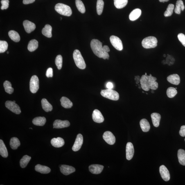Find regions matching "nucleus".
Wrapping results in <instances>:
<instances>
[{
	"mask_svg": "<svg viewBox=\"0 0 185 185\" xmlns=\"http://www.w3.org/2000/svg\"><path fill=\"white\" fill-rule=\"evenodd\" d=\"M39 88V81L36 75H33L30 79V89L32 93H35Z\"/></svg>",
	"mask_w": 185,
	"mask_h": 185,
	"instance_id": "423d86ee",
	"label": "nucleus"
},
{
	"mask_svg": "<svg viewBox=\"0 0 185 185\" xmlns=\"http://www.w3.org/2000/svg\"><path fill=\"white\" fill-rule=\"evenodd\" d=\"M167 80L170 83L175 85H179L180 82L179 75L176 74L169 75L167 78Z\"/></svg>",
	"mask_w": 185,
	"mask_h": 185,
	"instance_id": "aec40b11",
	"label": "nucleus"
},
{
	"mask_svg": "<svg viewBox=\"0 0 185 185\" xmlns=\"http://www.w3.org/2000/svg\"><path fill=\"white\" fill-rule=\"evenodd\" d=\"M38 47V42L36 39H32L28 43V48L29 51L32 52L35 51Z\"/></svg>",
	"mask_w": 185,
	"mask_h": 185,
	"instance_id": "473e14b6",
	"label": "nucleus"
},
{
	"mask_svg": "<svg viewBox=\"0 0 185 185\" xmlns=\"http://www.w3.org/2000/svg\"><path fill=\"white\" fill-rule=\"evenodd\" d=\"M178 37L183 45L185 47V35L183 33H180L178 35Z\"/></svg>",
	"mask_w": 185,
	"mask_h": 185,
	"instance_id": "49530a36",
	"label": "nucleus"
},
{
	"mask_svg": "<svg viewBox=\"0 0 185 185\" xmlns=\"http://www.w3.org/2000/svg\"><path fill=\"white\" fill-rule=\"evenodd\" d=\"M5 91L6 92L9 94H12L14 92V89L12 87V85L10 82L8 81H6L3 83Z\"/></svg>",
	"mask_w": 185,
	"mask_h": 185,
	"instance_id": "4c0bfd02",
	"label": "nucleus"
},
{
	"mask_svg": "<svg viewBox=\"0 0 185 185\" xmlns=\"http://www.w3.org/2000/svg\"><path fill=\"white\" fill-rule=\"evenodd\" d=\"M163 57H166V55L164 54V55H163Z\"/></svg>",
	"mask_w": 185,
	"mask_h": 185,
	"instance_id": "6e6d98bb",
	"label": "nucleus"
},
{
	"mask_svg": "<svg viewBox=\"0 0 185 185\" xmlns=\"http://www.w3.org/2000/svg\"><path fill=\"white\" fill-rule=\"evenodd\" d=\"M159 172L162 179L165 181H169L170 174L169 171L164 165H161L159 168Z\"/></svg>",
	"mask_w": 185,
	"mask_h": 185,
	"instance_id": "9b49d317",
	"label": "nucleus"
},
{
	"mask_svg": "<svg viewBox=\"0 0 185 185\" xmlns=\"http://www.w3.org/2000/svg\"><path fill=\"white\" fill-rule=\"evenodd\" d=\"M153 90H154L152 89V93H154V91H153Z\"/></svg>",
	"mask_w": 185,
	"mask_h": 185,
	"instance_id": "5fc2aeb1",
	"label": "nucleus"
},
{
	"mask_svg": "<svg viewBox=\"0 0 185 185\" xmlns=\"http://www.w3.org/2000/svg\"><path fill=\"white\" fill-rule=\"evenodd\" d=\"M185 8L184 3L182 0H178L176 3L175 9V13L177 14L181 13V11H184Z\"/></svg>",
	"mask_w": 185,
	"mask_h": 185,
	"instance_id": "7c9ffc66",
	"label": "nucleus"
},
{
	"mask_svg": "<svg viewBox=\"0 0 185 185\" xmlns=\"http://www.w3.org/2000/svg\"><path fill=\"white\" fill-rule=\"evenodd\" d=\"M61 105L65 108H70L73 106V104L70 100L65 97H62L60 100Z\"/></svg>",
	"mask_w": 185,
	"mask_h": 185,
	"instance_id": "b1692460",
	"label": "nucleus"
},
{
	"mask_svg": "<svg viewBox=\"0 0 185 185\" xmlns=\"http://www.w3.org/2000/svg\"><path fill=\"white\" fill-rule=\"evenodd\" d=\"M128 0H114L115 6L118 9L123 8L127 4Z\"/></svg>",
	"mask_w": 185,
	"mask_h": 185,
	"instance_id": "c9c22d12",
	"label": "nucleus"
},
{
	"mask_svg": "<svg viewBox=\"0 0 185 185\" xmlns=\"http://www.w3.org/2000/svg\"><path fill=\"white\" fill-rule=\"evenodd\" d=\"M148 79L149 75H144L140 80L142 89L146 91H148L150 89L148 84Z\"/></svg>",
	"mask_w": 185,
	"mask_h": 185,
	"instance_id": "2eb2a0df",
	"label": "nucleus"
},
{
	"mask_svg": "<svg viewBox=\"0 0 185 185\" xmlns=\"http://www.w3.org/2000/svg\"><path fill=\"white\" fill-rule=\"evenodd\" d=\"M9 0H1V3L2 4L1 9L2 10L6 9L8 8L9 6Z\"/></svg>",
	"mask_w": 185,
	"mask_h": 185,
	"instance_id": "a18cd8bd",
	"label": "nucleus"
},
{
	"mask_svg": "<svg viewBox=\"0 0 185 185\" xmlns=\"http://www.w3.org/2000/svg\"></svg>",
	"mask_w": 185,
	"mask_h": 185,
	"instance_id": "052dcab7",
	"label": "nucleus"
},
{
	"mask_svg": "<svg viewBox=\"0 0 185 185\" xmlns=\"http://www.w3.org/2000/svg\"><path fill=\"white\" fill-rule=\"evenodd\" d=\"M55 64L58 69H62V57L61 55H58L55 59Z\"/></svg>",
	"mask_w": 185,
	"mask_h": 185,
	"instance_id": "37998d69",
	"label": "nucleus"
},
{
	"mask_svg": "<svg viewBox=\"0 0 185 185\" xmlns=\"http://www.w3.org/2000/svg\"><path fill=\"white\" fill-rule=\"evenodd\" d=\"M31 159V157L28 155H26L23 156L20 162L21 167L22 168L26 167Z\"/></svg>",
	"mask_w": 185,
	"mask_h": 185,
	"instance_id": "e433bc0d",
	"label": "nucleus"
},
{
	"mask_svg": "<svg viewBox=\"0 0 185 185\" xmlns=\"http://www.w3.org/2000/svg\"><path fill=\"white\" fill-rule=\"evenodd\" d=\"M52 27L49 24H46L45 27L43 28L42 33L43 35L46 37L51 38L52 37Z\"/></svg>",
	"mask_w": 185,
	"mask_h": 185,
	"instance_id": "2f4dec72",
	"label": "nucleus"
},
{
	"mask_svg": "<svg viewBox=\"0 0 185 185\" xmlns=\"http://www.w3.org/2000/svg\"><path fill=\"white\" fill-rule=\"evenodd\" d=\"M177 94L176 89L173 87H170L167 89V94L168 98H172L175 97Z\"/></svg>",
	"mask_w": 185,
	"mask_h": 185,
	"instance_id": "a19ab883",
	"label": "nucleus"
},
{
	"mask_svg": "<svg viewBox=\"0 0 185 185\" xmlns=\"http://www.w3.org/2000/svg\"><path fill=\"white\" fill-rule=\"evenodd\" d=\"M152 124L154 127H158L159 126L161 119V116L159 113H153L151 115Z\"/></svg>",
	"mask_w": 185,
	"mask_h": 185,
	"instance_id": "5701e85b",
	"label": "nucleus"
},
{
	"mask_svg": "<svg viewBox=\"0 0 185 185\" xmlns=\"http://www.w3.org/2000/svg\"><path fill=\"white\" fill-rule=\"evenodd\" d=\"M5 106L7 108L16 114H19L21 113L20 107L15 102L12 101H7L5 103Z\"/></svg>",
	"mask_w": 185,
	"mask_h": 185,
	"instance_id": "0eeeda50",
	"label": "nucleus"
},
{
	"mask_svg": "<svg viewBox=\"0 0 185 185\" xmlns=\"http://www.w3.org/2000/svg\"><path fill=\"white\" fill-rule=\"evenodd\" d=\"M141 10L140 9H136L131 12L129 18L130 20L134 21L136 20L140 17L141 15Z\"/></svg>",
	"mask_w": 185,
	"mask_h": 185,
	"instance_id": "4be33fe9",
	"label": "nucleus"
},
{
	"mask_svg": "<svg viewBox=\"0 0 185 185\" xmlns=\"http://www.w3.org/2000/svg\"><path fill=\"white\" fill-rule=\"evenodd\" d=\"M8 35L11 39L14 42H18L20 41V37L19 34L15 30H10L9 32Z\"/></svg>",
	"mask_w": 185,
	"mask_h": 185,
	"instance_id": "72a5a7b5",
	"label": "nucleus"
},
{
	"mask_svg": "<svg viewBox=\"0 0 185 185\" xmlns=\"http://www.w3.org/2000/svg\"><path fill=\"white\" fill-rule=\"evenodd\" d=\"M157 40L154 37H149L145 38L142 41L143 47L146 49L154 48L157 46Z\"/></svg>",
	"mask_w": 185,
	"mask_h": 185,
	"instance_id": "20e7f679",
	"label": "nucleus"
},
{
	"mask_svg": "<svg viewBox=\"0 0 185 185\" xmlns=\"http://www.w3.org/2000/svg\"><path fill=\"white\" fill-rule=\"evenodd\" d=\"M46 76L48 78L49 77H52L53 76V70L51 68H48L47 70L46 74Z\"/></svg>",
	"mask_w": 185,
	"mask_h": 185,
	"instance_id": "de8ad7c7",
	"label": "nucleus"
},
{
	"mask_svg": "<svg viewBox=\"0 0 185 185\" xmlns=\"http://www.w3.org/2000/svg\"><path fill=\"white\" fill-rule=\"evenodd\" d=\"M100 94L104 98L113 100H117L119 98V94L117 91L111 89L103 90Z\"/></svg>",
	"mask_w": 185,
	"mask_h": 185,
	"instance_id": "39448f33",
	"label": "nucleus"
},
{
	"mask_svg": "<svg viewBox=\"0 0 185 185\" xmlns=\"http://www.w3.org/2000/svg\"><path fill=\"white\" fill-rule=\"evenodd\" d=\"M175 6L173 4H170L169 5L167 10L164 13V15L165 17H167L171 16L173 13Z\"/></svg>",
	"mask_w": 185,
	"mask_h": 185,
	"instance_id": "79ce46f5",
	"label": "nucleus"
},
{
	"mask_svg": "<svg viewBox=\"0 0 185 185\" xmlns=\"http://www.w3.org/2000/svg\"><path fill=\"white\" fill-rule=\"evenodd\" d=\"M140 125L143 131L144 132H148L149 131L150 129V125L149 122L145 119H143L140 121Z\"/></svg>",
	"mask_w": 185,
	"mask_h": 185,
	"instance_id": "a878e982",
	"label": "nucleus"
},
{
	"mask_svg": "<svg viewBox=\"0 0 185 185\" xmlns=\"http://www.w3.org/2000/svg\"><path fill=\"white\" fill-rule=\"evenodd\" d=\"M73 58L77 67L81 69H85L86 65L85 61L79 50H75L73 53Z\"/></svg>",
	"mask_w": 185,
	"mask_h": 185,
	"instance_id": "f03ea898",
	"label": "nucleus"
},
{
	"mask_svg": "<svg viewBox=\"0 0 185 185\" xmlns=\"http://www.w3.org/2000/svg\"><path fill=\"white\" fill-rule=\"evenodd\" d=\"M106 87L108 89H111L113 87V85L112 83L109 82L107 84Z\"/></svg>",
	"mask_w": 185,
	"mask_h": 185,
	"instance_id": "3c124183",
	"label": "nucleus"
},
{
	"mask_svg": "<svg viewBox=\"0 0 185 185\" xmlns=\"http://www.w3.org/2000/svg\"><path fill=\"white\" fill-rule=\"evenodd\" d=\"M35 170L42 174H47L51 171V169L48 167L40 164H38L35 166Z\"/></svg>",
	"mask_w": 185,
	"mask_h": 185,
	"instance_id": "393cba45",
	"label": "nucleus"
},
{
	"mask_svg": "<svg viewBox=\"0 0 185 185\" xmlns=\"http://www.w3.org/2000/svg\"><path fill=\"white\" fill-rule=\"evenodd\" d=\"M46 121L45 118L39 117L34 118L32 121V123L34 125L37 126H42L45 124Z\"/></svg>",
	"mask_w": 185,
	"mask_h": 185,
	"instance_id": "cd10ccee",
	"label": "nucleus"
},
{
	"mask_svg": "<svg viewBox=\"0 0 185 185\" xmlns=\"http://www.w3.org/2000/svg\"><path fill=\"white\" fill-rule=\"evenodd\" d=\"M13 102H15V103H16V101H15V100H14V101H13Z\"/></svg>",
	"mask_w": 185,
	"mask_h": 185,
	"instance_id": "13d9d810",
	"label": "nucleus"
},
{
	"mask_svg": "<svg viewBox=\"0 0 185 185\" xmlns=\"http://www.w3.org/2000/svg\"><path fill=\"white\" fill-rule=\"evenodd\" d=\"M179 134L182 137L185 136V125L181 127L180 130L179 131Z\"/></svg>",
	"mask_w": 185,
	"mask_h": 185,
	"instance_id": "09e8293b",
	"label": "nucleus"
},
{
	"mask_svg": "<svg viewBox=\"0 0 185 185\" xmlns=\"http://www.w3.org/2000/svg\"><path fill=\"white\" fill-rule=\"evenodd\" d=\"M103 138L106 142L109 145H112L115 143V137L112 133L109 131L104 132L103 135Z\"/></svg>",
	"mask_w": 185,
	"mask_h": 185,
	"instance_id": "1a4fd4ad",
	"label": "nucleus"
},
{
	"mask_svg": "<svg viewBox=\"0 0 185 185\" xmlns=\"http://www.w3.org/2000/svg\"><path fill=\"white\" fill-rule=\"evenodd\" d=\"M157 78L152 76L151 75H149L148 84L150 89L156 90L158 88V83L156 81Z\"/></svg>",
	"mask_w": 185,
	"mask_h": 185,
	"instance_id": "412c9836",
	"label": "nucleus"
},
{
	"mask_svg": "<svg viewBox=\"0 0 185 185\" xmlns=\"http://www.w3.org/2000/svg\"><path fill=\"white\" fill-rule=\"evenodd\" d=\"M83 137L82 135L80 134H78L72 148V150L73 151H78L80 150L83 143Z\"/></svg>",
	"mask_w": 185,
	"mask_h": 185,
	"instance_id": "9d476101",
	"label": "nucleus"
},
{
	"mask_svg": "<svg viewBox=\"0 0 185 185\" xmlns=\"http://www.w3.org/2000/svg\"><path fill=\"white\" fill-rule=\"evenodd\" d=\"M41 103L43 109L46 112H49L53 110V106L46 99L43 98L41 101Z\"/></svg>",
	"mask_w": 185,
	"mask_h": 185,
	"instance_id": "bb28decb",
	"label": "nucleus"
},
{
	"mask_svg": "<svg viewBox=\"0 0 185 185\" xmlns=\"http://www.w3.org/2000/svg\"><path fill=\"white\" fill-rule=\"evenodd\" d=\"M75 4L78 9L80 12L82 14L85 13V6L81 0H76L75 1Z\"/></svg>",
	"mask_w": 185,
	"mask_h": 185,
	"instance_id": "ea45409f",
	"label": "nucleus"
},
{
	"mask_svg": "<svg viewBox=\"0 0 185 185\" xmlns=\"http://www.w3.org/2000/svg\"><path fill=\"white\" fill-rule=\"evenodd\" d=\"M92 118L95 122L98 123H101L104 122V119L103 115L100 111L98 109H95L93 111Z\"/></svg>",
	"mask_w": 185,
	"mask_h": 185,
	"instance_id": "ddd939ff",
	"label": "nucleus"
},
{
	"mask_svg": "<svg viewBox=\"0 0 185 185\" xmlns=\"http://www.w3.org/2000/svg\"><path fill=\"white\" fill-rule=\"evenodd\" d=\"M110 40L111 44L118 51H121L123 49V43L119 38L115 36H111Z\"/></svg>",
	"mask_w": 185,
	"mask_h": 185,
	"instance_id": "6e6552de",
	"label": "nucleus"
},
{
	"mask_svg": "<svg viewBox=\"0 0 185 185\" xmlns=\"http://www.w3.org/2000/svg\"><path fill=\"white\" fill-rule=\"evenodd\" d=\"M178 157L180 163L185 166V151L182 149H179L178 152Z\"/></svg>",
	"mask_w": 185,
	"mask_h": 185,
	"instance_id": "c85d7f7f",
	"label": "nucleus"
},
{
	"mask_svg": "<svg viewBox=\"0 0 185 185\" xmlns=\"http://www.w3.org/2000/svg\"><path fill=\"white\" fill-rule=\"evenodd\" d=\"M70 125V122L68 120L62 121L60 120H56L54 122L53 128L61 129L68 127Z\"/></svg>",
	"mask_w": 185,
	"mask_h": 185,
	"instance_id": "f8f14e48",
	"label": "nucleus"
},
{
	"mask_svg": "<svg viewBox=\"0 0 185 185\" xmlns=\"http://www.w3.org/2000/svg\"><path fill=\"white\" fill-rule=\"evenodd\" d=\"M104 167L101 165H91L89 167V171L93 174H98L101 173Z\"/></svg>",
	"mask_w": 185,
	"mask_h": 185,
	"instance_id": "a211bd4d",
	"label": "nucleus"
},
{
	"mask_svg": "<svg viewBox=\"0 0 185 185\" xmlns=\"http://www.w3.org/2000/svg\"><path fill=\"white\" fill-rule=\"evenodd\" d=\"M134 150L133 145L131 142L127 143L126 148V158L127 160H130L134 155Z\"/></svg>",
	"mask_w": 185,
	"mask_h": 185,
	"instance_id": "4468645a",
	"label": "nucleus"
},
{
	"mask_svg": "<svg viewBox=\"0 0 185 185\" xmlns=\"http://www.w3.org/2000/svg\"><path fill=\"white\" fill-rule=\"evenodd\" d=\"M35 0H23V3L24 4H28L33 3Z\"/></svg>",
	"mask_w": 185,
	"mask_h": 185,
	"instance_id": "8fccbe9b",
	"label": "nucleus"
},
{
	"mask_svg": "<svg viewBox=\"0 0 185 185\" xmlns=\"http://www.w3.org/2000/svg\"><path fill=\"white\" fill-rule=\"evenodd\" d=\"M11 148L13 150H16L18 147L20 146V142L18 138L13 137L11 138L10 142Z\"/></svg>",
	"mask_w": 185,
	"mask_h": 185,
	"instance_id": "f704fd0d",
	"label": "nucleus"
},
{
	"mask_svg": "<svg viewBox=\"0 0 185 185\" xmlns=\"http://www.w3.org/2000/svg\"><path fill=\"white\" fill-rule=\"evenodd\" d=\"M103 48L104 50V51H105L106 52H107V53H108V52H109L110 51V49H109L108 46L107 45H104L103 47Z\"/></svg>",
	"mask_w": 185,
	"mask_h": 185,
	"instance_id": "603ef678",
	"label": "nucleus"
},
{
	"mask_svg": "<svg viewBox=\"0 0 185 185\" xmlns=\"http://www.w3.org/2000/svg\"><path fill=\"white\" fill-rule=\"evenodd\" d=\"M9 52L8 51L7 52V53L8 54H9Z\"/></svg>",
	"mask_w": 185,
	"mask_h": 185,
	"instance_id": "4d7b16f0",
	"label": "nucleus"
},
{
	"mask_svg": "<svg viewBox=\"0 0 185 185\" xmlns=\"http://www.w3.org/2000/svg\"><path fill=\"white\" fill-rule=\"evenodd\" d=\"M159 1L161 2L164 3L165 2L168 1L169 0H159Z\"/></svg>",
	"mask_w": 185,
	"mask_h": 185,
	"instance_id": "864d4df0",
	"label": "nucleus"
},
{
	"mask_svg": "<svg viewBox=\"0 0 185 185\" xmlns=\"http://www.w3.org/2000/svg\"><path fill=\"white\" fill-rule=\"evenodd\" d=\"M91 47L95 55L100 58L109 59V56L102 46V43L97 39H93L91 42Z\"/></svg>",
	"mask_w": 185,
	"mask_h": 185,
	"instance_id": "f257e3e1",
	"label": "nucleus"
},
{
	"mask_svg": "<svg viewBox=\"0 0 185 185\" xmlns=\"http://www.w3.org/2000/svg\"><path fill=\"white\" fill-rule=\"evenodd\" d=\"M60 170L62 173L65 175H68L75 171L73 167L66 165H62L60 167Z\"/></svg>",
	"mask_w": 185,
	"mask_h": 185,
	"instance_id": "f3484780",
	"label": "nucleus"
},
{
	"mask_svg": "<svg viewBox=\"0 0 185 185\" xmlns=\"http://www.w3.org/2000/svg\"><path fill=\"white\" fill-rule=\"evenodd\" d=\"M8 44L6 41H0V53H3L8 49Z\"/></svg>",
	"mask_w": 185,
	"mask_h": 185,
	"instance_id": "c03bdc74",
	"label": "nucleus"
},
{
	"mask_svg": "<svg viewBox=\"0 0 185 185\" xmlns=\"http://www.w3.org/2000/svg\"><path fill=\"white\" fill-rule=\"evenodd\" d=\"M64 143V140L60 137L54 138L51 141L52 146L56 148H60L63 146Z\"/></svg>",
	"mask_w": 185,
	"mask_h": 185,
	"instance_id": "6ab92c4d",
	"label": "nucleus"
},
{
	"mask_svg": "<svg viewBox=\"0 0 185 185\" xmlns=\"http://www.w3.org/2000/svg\"><path fill=\"white\" fill-rule=\"evenodd\" d=\"M175 89H177V88H175Z\"/></svg>",
	"mask_w": 185,
	"mask_h": 185,
	"instance_id": "bf43d9fd",
	"label": "nucleus"
},
{
	"mask_svg": "<svg viewBox=\"0 0 185 185\" xmlns=\"http://www.w3.org/2000/svg\"><path fill=\"white\" fill-rule=\"evenodd\" d=\"M104 2L103 0H98L97 2L96 9L97 14L100 15L103 12Z\"/></svg>",
	"mask_w": 185,
	"mask_h": 185,
	"instance_id": "58836bf2",
	"label": "nucleus"
},
{
	"mask_svg": "<svg viewBox=\"0 0 185 185\" xmlns=\"http://www.w3.org/2000/svg\"><path fill=\"white\" fill-rule=\"evenodd\" d=\"M23 26H24L25 30L28 33H30L32 32L36 28L35 23L27 20L23 21Z\"/></svg>",
	"mask_w": 185,
	"mask_h": 185,
	"instance_id": "dca6fc26",
	"label": "nucleus"
},
{
	"mask_svg": "<svg viewBox=\"0 0 185 185\" xmlns=\"http://www.w3.org/2000/svg\"><path fill=\"white\" fill-rule=\"evenodd\" d=\"M55 10L59 14L62 15L71 16L72 14V11L69 6L62 3H57L55 6Z\"/></svg>",
	"mask_w": 185,
	"mask_h": 185,
	"instance_id": "7ed1b4c3",
	"label": "nucleus"
},
{
	"mask_svg": "<svg viewBox=\"0 0 185 185\" xmlns=\"http://www.w3.org/2000/svg\"><path fill=\"white\" fill-rule=\"evenodd\" d=\"M0 154L4 158H6L8 156L7 150L4 142L2 140H0Z\"/></svg>",
	"mask_w": 185,
	"mask_h": 185,
	"instance_id": "c756f323",
	"label": "nucleus"
}]
</instances>
